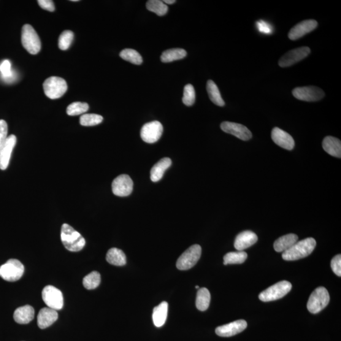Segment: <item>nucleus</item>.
I'll return each instance as SVG.
<instances>
[{
    "label": "nucleus",
    "mask_w": 341,
    "mask_h": 341,
    "mask_svg": "<svg viewBox=\"0 0 341 341\" xmlns=\"http://www.w3.org/2000/svg\"><path fill=\"white\" fill-rule=\"evenodd\" d=\"M316 244V241L313 238L297 242L288 250L284 251L283 259L284 261H293L305 258L313 252Z\"/></svg>",
    "instance_id": "f257e3e1"
},
{
    "label": "nucleus",
    "mask_w": 341,
    "mask_h": 341,
    "mask_svg": "<svg viewBox=\"0 0 341 341\" xmlns=\"http://www.w3.org/2000/svg\"><path fill=\"white\" fill-rule=\"evenodd\" d=\"M61 240L65 247L72 252L82 250L86 245L84 238L67 224L62 225Z\"/></svg>",
    "instance_id": "f03ea898"
},
{
    "label": "nucleus",
    "mask_w": 341,
    "mask_h": 341,
    "mask_svg": "<svg viewBox=\"0 0 341 341\" xmlns=\"http://www.w3.org/2000/svg\"><path fill=\"white\" fill-rule=\"evenodd\" d=\"M329 302L328 291L324 287H318L311 294L307 303V309L310 313H318L328 305Z\"/></svg>",
    "instance_id": "7ed1b4c3"
},
{
    "label": "nucleus",
    "mask_w": 341,
    "mask_h": 341,
    "mask_svg": "<svg viewBox=\"0 0 341 341\" xmlns=\"http://www.w3.org/2000/svg\"><path fill=\"white\" fill-rule=\"evenodd\" d=\"M22 44L31 55H36L41 48V42L34 29L26 24L22 30Z\"/></svg>",
    "instance_id": "20e7f679"
},
{
    "label": "nucleus",
    "mask_w": 341,
    "mask_h": 341,
    "mask_svg": "<svg viewBox=\"0 0 341 341\" xmlns=\"http://www.w3.org/2000/svg\"><path fill=\"white\" fill-rule=\"evenodd\" d=\"M291 288L292 284L288 281H280L262 291L259 294V299L264 302L275 301L285 296Z\"/></svg>",
    "instance_id": "39448f33"
},
{
    "label": "nucleus",
    "mask_w": 341,
    "mask_h": 341,
    "mask_svg": "<svg viewBox=\"0 0 341 341\" xmlns=\"http://www.w3.org/2000/svg\"><path fill=\"white\" fill-rule=\"evenodd\" d=\"M43 89L46 96L51 99H56L60 98L66 94L68 86L63 78L51 77L45 81Z\"/></svg>",
    "instance_id": "423d86ee"
},
{
    "label": "nucleus",
    "mask_w": 341,
    "mask_h": 341,
    "mask_svg": "<svg viewBox=\"0 0 341 341\" xmlns=\"http://www.w3.org/2000/svg\"><path fill=\"white\" fill-rule=\"evenodd\" d=\"M24 266L17 259H10L0 267V277L9 282H15L22 278Z\"/></svg>",
    "instance_id": "0eeeda50"
},
{
    "label": "nucleus",
    "mask_w": 341,
    "mask_h": 341,
    "mask_svg": "<svg viewBox=\"0 0 341 341\" xmlns=\"http://www.w3.org/2000/svg\"><path fill=\"white\" fill-rule=\"evenodd\" d=\"M202 254V248L199 245H192L178 259L177 267L181 270H186L195 266L199 261Z\"/></svg>",
    "instance_id": "6e6552de"
},
{
    "label": "nucleus",
    "mask_w": 341,
    "mask_h": 341,
    "mask_svg": "<svg viewBox=\"0 0 341 341\" xmlns=\"http://www.w3.org/2000/svg\"><path fill=\"white\" fill-rule=\"evenodd\" d=\"M42 300L48 307L56 311L63 307V296L61 291L53 286H46L42 291Z\"/></svg>",
    "instance_id": "1a4fd4ad"
},
{
    "label": "nucleus",
    "mask_w": 341,
    "mask_h": 341,
    "mask_svg": "<svg viewBox=\"0 0 341 341\" xmlns=\"http://www.w3.org/2000/svg\"><path fill=\"white\" fill-rule=\"evenodd\" d=\"M295 98L303 101L313 102L320 101L325 96L321 88L315 86L301 87L293 91Z\"/></svg>",
    "instance_id": "9d476101"
},
{
    "label": "nucleus",
    "mask_w": 341,
    "mask_h": 341,
    "mask_svg": "<svg viewBox=\"0 0 341 341\" xmlns=\"http://www.w3.org/2000/svg\"><path fill=\"white\" fill-rule=\"evenodd\" d=\"M163 132V126L158 121H151L142 126L140 136L146 143H154L158 141Z\"/></svg>",
    "instance_id": "9b49d317"
},
{
    "label": "nucleus",
    "mask_w": 341,
    "mask_h": 341,
    "mask_svg": "<svg viewBox=\"0 0 341 341\" xmlns=\"http://www.w3.org/2000/svg\"><path fill=\"white\" fill-rule=\"evenodd\" d=\"M310 49L308 47H300L288 51L281 57L279 65L281 67H290L305 59L310 53Z\"/></svg>",
    "instance_id": "f8f14e48"
},
{
    "label": "nucleus",
    "mask_w": 341,
    "mask_h": 341,
    "mask_svg": "<svg viewBox=\"0 0 341 341\" xmlns=\"http://www.w3.org/2000/svg\"><path fill=\"white\" fill-rule=\"evenodd\" d=\"M134 183L127 175H121L116 177L112 183L113 193L116 196L126 197L132 194Z\"/></svg>",
    "instance_id": "ddd939ff"
},
{
    "label": "nucleus",
    "mask_w": 341,
    "mask_h": 341,
    "mask_svg": "<svg viewBox=\"0 0 341 341\" xmlns=\"http://www.w3.org/2000/svg\"><path fill=\"white\" fill-rule=\"evenodd\" d=\"M221 129L227 134L234 135L244 141H247L252 137L251 132L242 124L224 121L221 124Z\"/></svg>",
    "instance_id": "4468645a"
},
{
    "label": "nucleus",
    "mask_w": 341,
    "mask_h": 341,
    "mask_svg": "<svg viewBox=\"0 0 341 341\" xmlns=\"http://www.w3.org/2000/svg\"><path fill=\"white\" fill-rule=\"evenodd\" d=\"M246 327L247 323L245 321L239 320L217 327L216 329V333L219 336L229 337L243 332Z\"/></svg>",
    "instance_id": "2eb2a0df"
},
{
    "label": "nucleus",
    "mask_w": 341,
    "mask_h": 341,
    "mask_svg": "<svg viewBox=\"0 0 341 341\" xmlns=\"http://www.w3.org/2000/svg\"><path fill=\"white\" fill-rule=\"evenodd\" d=\"M318 23L315 20H306L301 22L290 30L288 37L291 40L300 39L317 28Z\"/></svg>",
    "instance_id": "dca6fc26"
},
{
    "label": "nucleus",
    "mask_w": 341,
    "mask_h": 341,
    "mask_svg": "<svg viewBox=\"0 0 341 341\" xmlns=\"http://www.w3.org/2000/svg\"><path fill=\"white\" fill-rule=\"evenodd\" d=\"M17 143V137L14 135L8 137L6 142L0 150V169L5 170L9 166L12 153Z\"/></svg>",
    "instance_id": "f3484780"
},
{
    "label": "nucleus",
    "mask_w": 341,
    "mask_h": 341,
    "mask_svg": "<svg viewBox=\"0 0 341 341\" xmlns=\"http://www.w3.org/2000/svg\"><path fill=\"white\" fill-rule=\"evenodd\" d=\"M273 141L280 147L291 151L294 147V140L290 135L278 127L273 129L271 134Z\"/></svg>",
    "instance_id": "a211bd4d"
},
{
    "label": "nucleus",
    "mask_w": 341,
    "mask_h": 341,
    "mask_svg": "<svg viewBox=\"0 0 341 341\" xmlns=\"http://www.w3.org/2000/svg\"><path fill=\"white\" fill-rule=\"evenodd\" d=\"M58 318V313L55 310L49 307L42 308L37 315V326L45 329L55 323Z\"/></svg>",
    "instance_id": "6ab92c4d"
},
{
    "label": "nucleus",
    "mask_w": 341,
    "mask_h": 341,
    "mask_svg": "<svg viewBox=\"0 0 341 341\" xmlns=\"http://www.w3.org/2000/svg\"><path fill=\"white\" fill-rule=\"evenodd\" d=\"M258 241V237L255 232L245 231L240 232L235 241V248L238 251H243L250 247Z\"/></svg>",
    "instance_id": "aec40b11"
},
{
    "label": "nucleus",
    "mask_w": 341,
    "mask_h": 341,
    "mask_svg": "<svg viewBox=\"0 0 341 341\" xmlns=\"http://www.w3.org/2000/svg\"><path fill=\"white\" fill-rule=\"evenodd\" d=\"M34 308L30 305L19 307L13 314V318L17 323L28 324L34 318Z\"/></svg>",
    "instance_id": "412c9836"
},
{
    "label": "nucleus",
    "mask_w": 341,
    "mask_h": 341,
    "mask_svg": "<svg viewBox=\"0 0 341 341\" xmlns=\"http://www.w3.org/2000/svg\"><path fill=\"white\" fill-rule=\"evenodd\" d=\"M322 147L329 155L341 158V142L337 138L328 136L325 138L322 142Z\"/></svg>",
    "instance_id": "4be33fe9"
},
{
    "label": "nucleus",
    "mask_w": 341,
    "mask_h": 341,
    "mask_svg": "<svg viewBox=\"0 0 341 341\" xmlns=\"http://www.w3.org/2000/svg\"><path fill=\"white\" fill-rule=\"evenodd\" d=\"M170 159L164 158L159 161L151 170V179L153 182H157L162 179L164 173L172 165Z\"/></svg>",
    "instance_id": "5701e85b"
},
{
    "label": "nucleus",
    "mask_w": 341,
    "mask_h": 341,
    "mask_svg": "<svg viewBox=\"0 0 341 341\" xmlns=\"http://www.w3.org/2000/svg\"><path fill=\"white\" fill-rule=\"evenodd\" d=\"M299 240V237L295 234H288L278 238L274 244V250L277 252H284L288 250Z\"/></svg>",
    "instance_id": "b1692460"
},
{
    "label": "nucleus",
    "mask_w": 341,
    "mask_h": 341,
    "mask_svg": "<svg viewBox=\"0 0 341 341\" xmlns=\"http://www.w3.org/2000/svg\"><path fill=\"white\" fill-rule=\"evenodd\" d=\"M167 311H168V303L166 302L161 303V304L154 308L153 320L157 327H162L166 322Z\"/></svg>",
    "instance_id": "393cba45"
},
{
    "label": "nucleus",
    "mask_w": 341,
    "mask_h": 341,
    "mask_svg": "<svg viewBox=\"0 0 341 341\" xmlns=\"http://www.w3.org/2000/svg\"><path fill=\"white\" fill-rule=\"evenodd\" d=\"M106 261L108 263L116 266H123L126 263L125 254L120 249L111 248L106 254Z\"/></svg>",
    "instance_id": "a878e982"
},
{
    "label": "nucleus",
    "mask_w": 341,
    "mask_h": 341,
    "mask_svg": "<svg viewBox=\"0 0 341 341\" xmlns=\"http://www.w3.org/2000/svg\"><path fill=\"white\" fill-rule=\"evenodd\" d=\"M186 51L183 49L175 48L166 50L162 53L161 59L163 63H169L185 58Z\"/></svg>",
    "instance_id": "bb28decb"
},
{
    "label": "nucleus",
    "mask_w": 341,
    "mask_h": 341,
    "mask_svg": "<svg viewBox=\"0 0 341 341\" xmlns=\"http://www.w3.org/2000/svg\"><path fill=\"white\" fill-rule=\"evenodd\" d=\"M207 91L211 101L219 106H224L225 105L224 100L222 98L220 91L218 87L214 81L209 80L207 83Z\"/></svg>",
    "instance_id": "cd10ccee"
},
{
    "label": "nucleus",
    "mask_w": 341,
    "mask_h": 341,
    "mask_svg": "<svg viewBox=\"0 0 341 341\" xmlns=\"http://www.w3.org/2000/svg\"><path fill=\"white\" fill-rule=\"evenodd\" d=\"M210 302V294L207 288H202L197 292L196 299V307L200 311H205L209 307Z\"/></svg>",
    "instance_id": "c85d7f7f"
},
{
    "label": "nucleus",
    "mask_w": 341,
    "mask_h": 341,
    "mask_svg": "<svg viewBox=\"0 0 341 341\" xmlns=\"http://www.w3.org/2000/svg\"><path fill=\"white\" fill-rule=\"evenodd\" d=\"M247 257V253L243 251L227 253L224 257V265L243 264Z\"/></svg>",
    "instance_id": "c756f323"
},
{
    "label": "nucleus",
    "mask_w": 341,
    "mask_h": 341,
    "mask_svg": "<svg viewBox=\"0 0 341 341\" xmlns=\"http://www.w3.org/2000/svg\"><path fill=\"white\" fill-rule=\"evenodd\" d=\"M146 7L148 10L155 13L158 16L166 15L168 11V7L167 5L160 0H150L147 2Z\"/></svg>",
    "instance_id": "7c9ffc66"
},
{
    "label": "nucleus",
    "mask_w": 341,
    "mask_h": 341,
    "mask_svg": "<svg viewBox=\"0 0 341 341\" xmlns=\"http://www.w3.org/2000/svg\"><path fill=\"white\" fill-rule=\"evenodd\" d=\"M121 58L134 65H141L143 62L142 57L137 51L132 49H125L120 53Z\"/></svg>",
    "instance_id": "2f4dec72"
},
{
    "label": "nucleus",
    "mask_w": 341,
    "mask_h": 341,
    "mask_svg": "<svg viewBox=\"0 0 341 341\" xmlns=\"http://www.w3.org/2000/svg\"><path fill=\"white\" fill-rule=\"evenodd\" d=\"M101 283V275L96 271L92 272L83 280V285L87 289H96Z\"/></svg>",
    "instance_id": "473e14b6"
},
{
    "label": "nucleus",
    "mask_w": 341,
    "mask_h": 341,
    "mask_svg": "<svg viewBox=\"0 0 341 341\" xmlns=\"http://www.w3.org/2000/svg\"><path fill=\"white\" fill-rule=\"evenodd\" d=\"M103 117L97 114H84L80 118L81 125L84 126H93L102 123Z\"/></svg>",
    "instance_id": "72a5a7b5"
},
{
    "label": "nucleus",
    "mask_w": 341,
    "mask_h": 341,
    "mask_svg": "<svg viewBox=\"0 0 341 341\" xmlns=\"http://www.w3.org/2000/svg\"><path fill=\"white\" fill-rule=\"evenodd\" d=\"M89 108L88 104L86 102H73L68 106L67 113L70 116L80 115L88 112Z\"/></svg>",
    "instance_id": "f704fd0d"
},
{
    "label": "nucleus",
    "mask_w": 341,
    "mask_h": 341,
    "mask_svg": "<svg viewBox=\"0 0 341 341\" xmlns=\"http://www.w3.org/2000/svg\"><path fill=\"white\" fill-rule=\"evenodd\" d=\"M74 34L73 32L66 31L62 32L58 40V47L61 50H67L71 45L74 40Z\"/></svg>",
    "instance_id": "c9c22d12"
},
{
    "label": "nucleus",
    "mask_w": 341,
    "mask_h": 341,
    "mask_svg": "<svg viewBox=\"0 0 341 341\" xmlns=\"http://www.w3.org/2000/svg\"><path fill=\"white\" fill-rule=\"evenodd\" d=\"M196 101V91L191 84L185 86L184 88L183 102L187 106H191Z\"/></svg>",
    "instance_id": "e433bc0d"
},
{
    "label": "nucleus",
    "mask_w": 341,
    "mask_h": 341,
    "mask_svg": "<svg viewBox=\"0 0 341 341\" xmlns=\"http://www.w3.org/2000/svg\"><path fill=\"white\" fill-rule=\"evenodd\" d=\"M0 72L2 75L3 78L6 81V82H12L14 78V74L11 68V63L9 60L5 59L0 65Z\"/></svg>",
    "instance_id": "4c0bfd02"
},
{
    "label": "nucleus",
    "mask_w": 341,
    "mask_h": 341,
    "mask_svg": "<svg viewBox=\"0 0 341 341\" xmlns=\"http://www.w3.org/2000/svg\"><path fill=\"white\" fill-rule=\"evenodd\" d=\"M8 138V124L4 120H0V150Z\"/></svg>",
    "instance_id": "58836bf2"
},
{
    "label": "nucleus",
    "mask_w": 341,
    "mask_h": 341,
    "mask_svg": "<svg viewBox=\"0 0 341 341\" xmlns=\"http://www.w3.org/2000/svg\"><path fill=\"white\" fill-rule=\"evenodd\" d=\"M257 29L261 33L265 34H272L273 32L272 27L269 23L264 20H260L257 23Z\"/></svg>",
    "instance_id": "ea45409f"
},
{
    "label": "nucleus",
    "mask_w": 341,
    "mask_h": 341,
    "mask_svg": "<svg viewBox=\"0 0 341 341\" xmlns=\"http://www.w3.org/2000/svg\"><path fill=\"white\" fill-rule=\"evenodd\" d=\"M331 268L332 271L337 276H341V255H337L332 259Z\"/></svg>",
    "instance_id": "a19ab883"
},
{
    "label": "nucleus",
    "mask_w": 341,
    "mask_h": 341,
    "mask_svg": "<svg viewBox=\"0 0 341 341\" xmlns=\"http://www.w3.org/2000/svg\"><path fill=\"white\" fill-rule=\"evenodd\" d=\"M37 3L42 9L49 11V12H54L55 10V5L51 0H39Z\"/></svg>",
    "instance_id": "79ce46f5"
},
{
    "label": "nucleus",
    "mask_w": 341,
    "mask_h": 341,
    "mask_svg": "<svg viewBox=\"0 0 341 341\" xmlns=\"http://www.w3.org/2000/svg\"><path fill=\"white\" fill-rule=\"evenodd\" d=\"M163 2H164V4H166H166H169V5H170V4H175V3L176 2V1H175V0H170H170H165V1H164Z\"/></svg>",
    "instance_id": "37998d69"
},
{
    "label": "nucleus",
    "mask_w": 341,
    "mask_h": 341,
    "mask_svg": "<svg viewBox=\"0 0 341 341\" xmlns=\"http://www.w3.org/2000/svg\"><path fill=\"white\" fill-rule=\"evenodd\" d=\"M72 2H78V0H72Z\"/></svg>",
    "instance_id": "c03bdc74"
},
{
    "label": "nucleus",
    "mask_w": 341,
    "mask_h": 341,
    "mask_svg": "<svg viewBox=\"0 0 341 341\" xmlns=\"http://www.w3.org/2000/svg\"><path fill=\"white\" fill-rule=\"evenodd\" d=\"M196 289H199V286H196Z\"/></svg>",
    "instance_id": "a18cd8bd"
}]
</instances>
